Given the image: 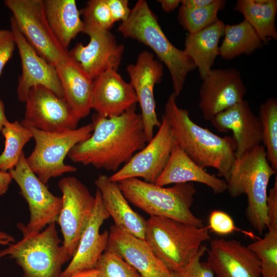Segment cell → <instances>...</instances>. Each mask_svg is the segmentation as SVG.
Masks as SVG:
<instances>
[{
	"mask_svg": "<svg viewBox=\"0 0 277 277\" xmlns=\"http://www.w3.org/2000/svg\"><path fill=\"white\" fill-rule=\"evenodd\" d=\"M246 87L240 72L234 68L212 69L203 79L199 90V107L204 118L218 113L244 100Z\"/></svg>",
	"mask_w": 277,
	"mask_h": 277,
	"instance_id": "15",
	"label": "cell"
},
{
	"mask_svg": "<svg viewBox=\"0 0 277 277\" xmlns=\"http://www.w3.org/2000/svg\"><path fill=\"white\" fill-rule=\"evenodd\" d=\"M158 2L161 4L163 11L166 12L173 11L181 3L180 0H160Z\"/></svg>",
	"mask_w": 277,
	"mask_h": 277,
	"instance_id": "43",
	"label": "cell"
},
{
	"mask_svg": "<svg viewBox=\"0 0 277 277\" xmlns=\"http://www.w3.org/2000/svg\"><path fill=\"white\" fill-rule=\"evenodd\" d=\"M23 152L16 166L9 171L28 204L30 217L24 229L38 233L55 223L62 207V198L53 194L29 168Z\"/></svg>",
	"mask_w": 277,
	"mask_h": 277,
	"instance_id": "11",
	"label": "cell"
},
{
	"mask_svg": "<svg viewBox=\"0 0 277 277\" xmlns=\"http://www.w3.org/2000/svg\"><path fill=\"white\" fill-rule=\"evenodd\" d=\"M226 3L224 0H214L209 5L202 8L189 9L181 6L179 22L188 33L198 32L219 19L218 13L224 9Z\"/></svg>",
	"mask_w": 277,
	"mask_h": 277,
	"instance_id": "32",
	"label": "cell"
},
{
	"mask_svg": "<svg viewBox=\"0 0 277 277\" xmlns=\"http://www.w3.org/2000/svg\"><path fill=\"white\" fill-rule=\"evenodd\" d=\"M248 247L260 261L262 277H277V229L268 228L264 236Z\"/></svg>",
	"mask_w": 277,
	"mask_h": 277,
	"instance_id": "33",
	"label": "cell"
},
{
	"mask_svg": "<svg viewBox=\"0 0 277 277\" xmlns=\"http://www.w3.org/2000/svg\"><path fill=\"white\" fill-rule=\"evenodd\" d=\"M68 277H102V276L96 268H93L76 272Z\"/></svg>",
	"mask_w": 277,
	"mask_h": 277,
	"instance_id": "44",
	"label": "cell"
},
{
	"mask_svg": "<svg viewBox=\"0 0 277 277\" xmlns=\"http://www.w3.org/2000/svg\"><path fill=\"white\" fill-rule=\"evenodd\" d=\"M176 97L173 92L169 95L163 114L176 143L197 165L215 169L227 182L236 160L234 139L220 136L194 123L188 110L177 106Z\"/></svg>",
	"mask_w": 277,
	"mask_h": 277,
	"instance_id": "2",
	"label": "cell"
},
{
	"mask_svg": "<svg viewBox=\"0 0 277 277\" xmlns=\"http://www.w3.org/2000/svg\"><path fill=\"white\" fill-rule=\"evenodd\" d=\"M28 128L31 131L35 146L26 157V161L37 177L47 185L51 178L77 171L76 167L65 164L64 160L76 144L90 136L93 126L91 123L75 129L56 132Z\"/></svg>",
	"mask_w": 277,
	"mask_h": 277,
	"instance_id": "8",
	"label": "cell"
},
{
	"mask_svg": "<svg viewBox=\"0 0 277 277\" xmlns=\"http://www.w3.org/2000/svg\"><path fill=\"white\" fill-rule=\"evenodd\" d=\"M214 0H183L181 6L186 8H199L209 5Z\"/></svg>",
	"mask_w": 277,
	"mask_h": 277,
	"instance_id": "41",
	"label": "cell"
},
{
	"mask_svg": "<svg viewBox=\"0 0 277 277\" xmlns=\"http://www.w3.org/2000/svg\"><path fill=\"white\" fill-rule=\"evenodd\" d=\"M206 249L203 245L188 265L180 271L172 272L173 277H215L208 263L201 261Z\"/></svg>",
	"mask_w": 277,
	"mask_h": 277,
	"instance_id": "37",
	"label": "cell"
},
{
	"mask_svg": "<svg viewBox=\"0 0 277 277\" xmlns=\"http://www.w3.org/2000/svg\"><path fill=\"white\" fill-rule=\"evenodd\" d=\"M22 239L0 251V259H14L22 269L21 277H61L63 265L69 260L61 245L55 223L38 233H30L23 223L17 225Z\"/></svg>",
	"mask_w": 277,
	"mask_h": 277,
	"instance_id": "7",
	"label": "cell"
},
{
	"mask_svg": "<svg viewBox=\"0 0 277 277\" xmlns=\"http://www.w3.org/2000/svg\"><path fill=\"white\" fill-rule=\"evenodd\" d=\"M210 239L208 228L151 216L146 220L144 241L172 272L184 268Z\"/></svg>",
	"mask_w": 277,
	"mask_h": 277,
	"instance_id": "4",
	"label": "cell"
},
{
	"mask_svg": "<svg viewBox=\"0 0 277 277\" xmlns=\"http://www.w3.org/2000/svg\"><path fill=\"white\" fill-rule=\"evenodd\" d=\"M8 121L5 113L4 105L2 101L0 98V132L5 124Z\"/></svg>",
	"mask_w": 277,
	"mask_h": 277,
	"instance_id": "46",
	"label": "cell"
},
{
	"mask_svg": "<svg viewBox=\"0 0 277 277\" xmlns=\"http://www.w3.org/2000/svg\"><path fill=\"white\" fill-rule=\"evenodd\" d=\"M10 26L22 63V74L16 89L19 101L25 103L30 90L36 86L46 87L64 98L55 67L37 53L21 32L12 16Z\"/></svg>",
	"mask_w": 277,
	"mask_h": 277,
	"instance_id": "17",
	"label": "cell"
},
{
	"mask_svg": "<svg viewBox=\"0 0 277 277\" xmlns=\"http://www.w3.org/2000/svg\"><path fill=\"white\" fill-rule=\"evenodd\" d=\"M45 15L49 25L60 44L67 49L71 41L84 31L74 0L44 1Z\"/></svg>",
	"mask_w": 277,
	"mask_h": 277,
	"instance_id": "27",
	"label": "cell"
},
{
	"mask_svg": "<svg viewBox=\"0 0 277 277\" xmlns=\"http://www.w3.org/2000/svg\"><path fill=\"white\" fill-rule=\"evenodd\" d=\"M84 33L89 36V42L85 46L77 43L69 51L72 58L93 80L107 70H117L124 46L117 43L109 30L95 25L84 23Z\"/></svg>",
	"mask_w": 277,
	"mask_h": 277,
	"instance_id": "14",
	"label": "cell"
},
{
	"mask_svg": "<svg viewBox=\"0 0 277 277\" xmlns=\"http://www.w3.org/2000/svg\"><path fill=\"white\" fill-rule=\"evenodd\" d=\"M132 86L137 98L144 130L148 142L153 136L154 129L159 127L161 121L157 118L153 89L162 80L163 65L154 59L153 54L143 51L138 55L134 64L127 67Z\"/></svg>",
	"mask_w": 277,
	"mask_h": 277,
	"instance_id": "16",
	"label": "cell"
},
{
	"mask_svg": "<svg viewBox=\"0 0 277 277\" xmlns=\"http://www.w3.org/2000/svg\"><path fill=\"white\" fill-rule=\"evenodd\" d=\"M82 12L85 24L109 30L115 23L106 0H90Z\"/></svg>",
	"mask_w": 277,
	"mask_h": 277,
	"instance_id": "35",
	"label": "cell"
},
{
	"mask_svg": "<svg viewBox=\"0 0 277 277\" xmlns=\"http://www.w3.org/2000/svg\"><path fill=\"white\" fill-rule=\"evenodd\" d=\"M106 250L122 258L141 277H173L172 272L155 255L144 240L114 224L110 228Z\"/></svg>",
	"mask_w": 277,
	"mask_h": 277,
	"instance_id": "21",
	"label": "cell"
},
{
	"mask_svg": "<svg viewBox=\"0 0 277 277\" xmlns=\"http://www.w3.org/2000/svg\"><path fill=\"white\" fill-rule=\"evenodd\" d=\"M95 203L91 219L83 233L75 252L61 277H68L76 272L95 268L102 254L106 250L109 231L100 233V229L110 215L105 207L101 194L96 189Z\"/></svg>",
	"mask_w": 277,
	"mask_h": 277,
	"instance_id": "20",
	"label": "cell"
},
{
	"mask_svg": "<svg viewBox=\"0 0 277 277\" xmlns=\"http://www.w3.org/2000/svg\"><path fill=\"white\" fill-rule=\"evenodd\" d=\"M112 18L115 23L125 21L129 17L131 9L127 0H106Z\"/></svg>",
	"mask_w": 277,
	"mask_h": 277,
	"instance_id": "40",
	"label": "cell"
},
{
	"mask_svg": "<svg viewBox=\"0 0 277 277\" xmlns=\"http://www.w3.org/2000/svg\"><path fill=\"white\" fill-rule=\"evenodd\" d=\"M276 173L268 161L264 146L260 145L235 160L227 182V190L231 197L246 195V218L260 234L268 227L267 188L270 178Z\"/></svg>",
	"mask_w": 277,
	"mask_h": 277,
	"instance_id": "5",
	"label": "cell"
},
{
	"mask_svg": "<svg viewBox=\"0 0 277 277\" xmlns=\"http://www.w3.org/2000/svg\"><path fill=\"white\" fill-rule=\"evenodd\" d=\"M259 117L262 129V143L267 159L277 172V100L269 97L261 104Z\"/></svg>",
	"mask_w": 277,
	"mask_h": 277,
	"instance_id": "31",
	"label": "cell"
},
{
	"mask_svg": "<svg viewBox=\"0 0 277 277\" xmlns=\"http://www.w3.org/2000/svg\"><path fill=\"white\" fill-rule=\"evenodd\" d=\"M58 186L62 193V207L57 222L63 237L62 246L69 261L75 253L91 219L95 198L81 181L73 176L62 178Z\"/></svg>",
	"mask_w": 277,
	"mask_h": 277,
	"instance_id": "10",
	"label": "cell"
},
{
	"mask_svg": "<svg viewBox=\"0 0 277 277\" xmlns=\"http://www.w3.org/2000/svg\"><path fill=\"white\" fill-rule=\"evenodd\" d=\"M118 183L123 195L135 206L151 216H161L203 227V221L191 210L197 191L193 183L160 186L137 178Z\"/></svg>",
	"mask_w": 277,
	"mask_h": 277,
	"instance_id": "6",
	"label": "cell"
},
{
	"mask_svg": "<svg viewBox=\"0 0 277 277\" xmlns=\"http://www.w3.org/2000/svg\"><path fill=\"white\" fill-rule=\"evenodd\" d=\"M176 143L171 127L164 115L155 135L109 179L115 182L131 179L142 178L154 184L164 170Z\"/></svg>",
	"mask_w": 277,
	"mask_h": 277,
	"instance_id": "12",
	"label": "cell"
},
{
	"mask_svg": "<svg viewBox=\"0 0 277 277\" xmlns=\"http://www.w3.org/2000/svg\"><path fill=\"white\" fill-rule=\"evenodd\" d=\"M16 46L12 31L0 30V76L5 65L11 58Z\"/></svg>",
	"mask_w": 277,
	"mask_h": 277,
	"instance_id": "38",
	"label": "cell"
},
{
	"mask_svg": "<svg viewBox=\"0 0 277 277\" xmlns=\"http://www.w3.org/2000/svg\"><path fill=\"white\" fill-rule=\"evenodd\" d=\"M118 30L124 37L137 40L152 49L168 68L173 93L177 96L183 89L188 74L196 67L184 50L178 49L169 41L146 1L136 3L128 18L121 23Z\"/></svg>",
	"mask_w": 277,
	"mask_h": 277,
	"instance_id": "3",
	"label": "cell"
},
{
	"mask_svg": "<svg viewBox=\"0 0 277 277\" xmlns=\"http://www.w3.org/2000/svg\"><path fill=\"white\" fill-rule=\"evenodd\" d=\"M206 251L215 277H262L259 259L238 240H212Z\"/></svg>",
	"mask_w": 277,
	"mask_h": 277,
	"instance_id": "18",
	"label": "cell"
},
{
	"mask_svg": "<svg viewBox=\"0 0 277 277\" xmlns=\"http://www.w3.org/2000/svg\"><path fill=\"white\" fill-rule=\"evenodd\" d=\"M268 228L277 229V175L273 187L269 190L266 201Z\"/></svg>",
	"mask_w": 277,
	"mask_h": 277,
	"instance_id": "39",
	"label": "cell"
},
{
	"mask_svg": "<svg viewBox=\"0 0 277 277\" xmlns=\"http://www.w3.org/2000/svg\"><path fill=\"white\" fill-rule=\"evenodd\" d=\"M137 103L132 86L117 70H107L93 80L91 108L98 115L108 118L117 116Z\"/></svg>",
	"mask_w": 277,
	"mask_h": 277,
	"instance_id": "22",
	"label": "cell"
},
{
	"mask_svg": "<svg viewBox=\"0 0 277 277\" xmlns=\"http://www.w3.org/2000/svg\"><path fill=\"white\" fill-rule=\"evenodd\" d=\"M207 228L219 235H227L235 231H241L251 237L253 236L252 233L237 228L231 216L226 212L220 210H214L210 212Z\"/></svg>",
	"mask_w": 277,
	"mask_h": 277,
	"instance_id": "36",
	"label": "cell"
},
{
	"mask_svg": "<svg viewBox=\"0 0 277 277\" xmlns=\"http://www.w3.org/2000/svg\"><path fill=\"white\" fill-rule=\"evenodd\" d=\"M234 9L243 14L264 44L277 39L276 0H238Z\"/></svg>",
	"mask_w": 277,
	"mask_h": 277,
	"instance_id": "28",
	"label": "cell"
},
{
	"mask_svg": "<svg viewBox=\"0 0 277 277\" xmlns=\"http://www.w3.org/2000/svg\"><path fill=\"white\" fill-rule=\"evenodd\" d=\"M210 122L220 132H232L236 144L235 159H240L262 145V129L260 118L253 112L246 100L218 113Z\"/></svg>",
	"mask_w": 277,
	"mask_h": 277,
	"instance_id": "19",
	"label": "cell"
},
{
	"mask_svg": "<svg viewBox=\"0 0 277 277\" xmlns=\"http://www.w3.org/2000/svg\"><path fill=\"white\" fill-rule=\"evenodd\" d=\"M92 123L90 136L76 144L68 154L74 163L115 172L148 143L136 106L115 117L96 114Z\"/></svg>",
	"mask_w": 277,
	"mask_h": 277,
	"instance_id": "1",
	"label": "cell"
},
{
	"mask_svg": "<svg viewBox=\"0 0 277 277\" xmlns=\"http://www.w3.org/2000/svg\"><path fill=\"white\" fill-rule=\"evenodd\" d=\"M94 184L101 193L104 205L113 219L114 225L144 240L146 220L131 208L118 183L111 181L106 175L100 174Z\"/></svg>",
	"mask_w": 277,
	"mask_h": 277,
	"instance_id": "24",
	"label": "cell"
},
{
	"mask_svg": "<svg viewBox=\"0 0 277 277\" xmlns=\"http://www.w3.org/2000/svg\"><path fill=\"white\" fill-rule=\"evenodd\" d=\"M225 25L219 19L198 32L188 33L185 38L184 51L193 61L202 80L210 72L220 55L219 43L223 36Z\"/></svg>",
	"mask_w": 277,
	"mask_h": 277,
	"instance_id": "26",
	"label": "cell"
},
{
	"mask_svg": "<svg viewBox=\"0 0 277 277\" xmlns=\"http://www.w3.org/2000/svg\"><path fill=\"white\" fill-rule=\"evenodd\" d=\"M64 98L81 120L90 113L93 80L70 56L55 66Z\"/></svg>",
	"mask_w": 277,
	"mask_h": 277,
	"instance_id": "25",
	"label": "cell"
},
{
	"mask_svg": "<svg viewBox=\"0 0 277 277\" xmlns=\"http://www.w3.org/2000/svg\"><path fill=\"white\" fill-rule=\"evenodd\" d=\"M102 277H141L137 271L118 255L105 250L96 268Z\"/></svg>",
	"mask_w": 277,
	"mask_h": 277,
	"instance_id": "34",
	"label": "cell"
},
{
	"mask_svg": "<svg viewBox=\"0 0 277 277\" xmlns=\"http://www.w3.org/2000/svg\"><path fill=\"white\" fill-rule=\"evenodd\" d=\"M197 182L209 187L214 194H221L227 189V183L194 162L180 147L174 144L168 161L155 182L160 186L171 184Z\"/></svg>",
	"mask_w": 277,
	"mask_h": 277,
	"instance_id": "23",
	"label": "cell"
},
{
	"mask_svg": "<svg viewBox=\"0 0 277 277\" xmlns=\"http://www.w3.org/2000/svg\"><path fill=\"white\" fill-rule=\"evenodd\" d=\"M26 127L43 131L56 132L75 129L80 121L65 99L42 86L32 87L25 102Z\"/></svg>",
	"mask_w": 277,
	"mask_h": 277,
	"instance_id": "13",
	"label": "cell"
},
{
	"mask_svg": "<svg viewBox=\"0 0 277 277\" xmlns=\"http://www.w3.org/2000/svg\"><path fill=\"white\" fill-rule=\"evenodd\" d=\"M15 242V239L12 235L5 232L0 231V245H9Z\"/></svg>",
	"mask_w": 277,
	"mask_h": 277,
	"instance_id": "45",
	"label": "cell"
},
{
	"mask_svg": "<svg viewBox=\"0 0 277 277\" xmlns=\"http://www.w3.org/2000/svg\"><path fill=\"white\" fill-rule=\"evenodd\" d=\"M17 27L37 53L55 67L70 57L47 21L43 0H6Z\"/></svg>",
	"mask_w": 277,
	"mask_h": 277,
	"instance_id": "9",
	"label": "cell"
},
{
	"mask_svg": "<svg viewBox=\"0 0 277 277\" xmlns=\"http://www.w3.org/2000/svg\"><path fill=\"white\" fill-rule=\"evenodd\" d=\"M1 133L5 137V147L0 154V170L7 171L16 166L24 146L32 138V134L28 127L17 121H7Z\"/></svg>",
	"mask_w": 277,
	"mask_h": 277,
	"instance_id": "30",
	"label": "cell"
},
{
	"mask_svg": "<svg viewBox=\"0 0 277 277\" xmlns=\"http://www.w3.org/2000/svg\"><path fill=\"white\" fill-rule=\"evenodd\" d=\"M223 36L219 54L226 60L242 54H251L264 45L255 30L244 19L237 24L225 25Z\"/></svg>",
	"mask_w": 277,
	"mask_h": 277,
	"instance_id": "29",
	"label": "cell"
},
{
	"mask_svg": "<svg viewBox=\"0 0 277 277\" xmlns=\"http://www.w3.org/2000/svg\"><path fill=\"white\" fill-rule=\"evenodd\" d=\"M12 180L9 171L0 170V196L6 193Z\"/></svg>",
	"mask_w": 277,
	"mask_h": 277,
	"instance_id": "42",
	"label": "cell"
}]
</instances>
